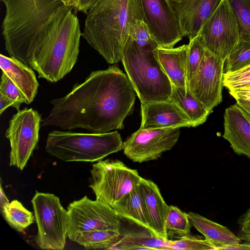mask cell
<instances>
[{
	"label": "cell",
	"instance_id": "6da1fadb",
	"mask_svg": "<svg viewBox=\"0 0 250 250\" xmlns=\"http://www.w3.org/2000/svg\"><path fill=\"white\" fill-rule=\"evenodd\" d=\"M136 95L127 76L117 65L93 71L67 94L51 101L52 109L41 126L81 128L96 133L123 129Z\"/></svg>",
	"mask_w": 250,
	"mask_h": 250
},
{
	"label": "cell",
	"instance_id": "7a4b0ae2",
	"mask_svg": "<svg viewBox=\"0 0 250 250\" xmlns=\"http://www.w3.org/2000/svg\"><path fill=\"white\" fill-rule=\"evenodd\" d=\"M5 6L2 22L5 48L30 67L50 25L66 5L62 0H1Z\"/></svg>",
	"mask_w": 250,
	"mask_h": 250
},
{
	"label": "cell",
	"instance_id": "3957f363",
	"mask_svg": "<svg viewBox=\"0 0 250 250\" xmlns=\"http://www.w3.org/2000/svg\"><path fill=\"white\" fill-rule=\"evenodd\" d=\"M82 36L107 62L121 61L130 26L143 16L139 0H97L85 13Z\"/></svg>",
	"mask_w": 250,
	"mask_h": 250
},
{
	"label": "cell",
	"instance_id": "277c9868",
	"mask_svg": "<svg viewBox=\"0 0 250 250\" xmlns=\"http://www.w3.org/2000/svg\"><path fill=\"white\" fill-rule=\"evenodd\" d=\"M73 7L66 6L49 26L45 40L30 67L50 83L69 73L77 62L82 32Z\"/></svg>",
	"mask_w": 250,
	"mask_h": 250
},
{
	"label": "cell",
	"instance_id": "5b68a950",
	"mask_svg": "<svg viewBox=\"0 0 250 250\" xmlns=\"http://www.w3.org/2000/svg\"><path fill=\"white\" fill-rule=\"evenodd\" d=\"M158 45L140 46L129 37L124 48L122 63L141 103L169 101L172 84L155 51Z\"/></svg>",
	"mask_w": 250,
	"mask_h": 250
},
{
	"label": "cell",
	"instance_id": "8992f818",
	"mask_svg": "<svg viewBox=\"0 0 250 250\" xmlns=\"http://www.w3.org/2000/svg\"><path fill=\"white\" fill-rule=\"evenodd\" d=\"M117 131L104 133L53 130L48 134L45 150L65 162H99L123 149Z\"/></svg>",
	"mask_w": 250,
	"mask_h": 250
},
{
	"label": "cell",
	"instance_id": "52a82bcc",
	"mask_svg": "<svg viewBox=\"0 0 250 250\" xmlns=\"http://www.w3.org/2000/svg\"><path fill=\"white\" fill-rule=\"evenodd\" d=\"M89 187L96 199L111 207L140 184L137 169L127 167L119 160H101L92 165Z\"/></svg>",
	"mask_w": 250,
	"mask_h": 250
},
{
	"label": "cell",
	"instance_id": "ba28073f",
	"mask_svg": "<svg viewBox=\"0 0 250 250\" xmlns=\"http://www.w3.org/2000/svg\"><path fill=\"white\" fill-rule=\"evenodd\" d=\"M31 203L38 227L35 238L42 249L62 250L67 237V211L52 193L37 191Z\"/></svg>",
	"mask_w": 250,
	"mask_h": 250
},
{
	"label": "cell",
	"instance_id": "9c48e42d",
	"mask_svg": "<svg viewBox=\"0 0 250 250\" xmlns=\"http://www.w3.org/2000/svg\"><path fill=\"white\" fill-rule=\"evenodd\" d=\"M67 211V237L86 231L113 230L121 231V217L110 206L86 196L69 204Z\"/></svg>",
	"mask_w": 250,
	"mask_h": 250
},
{
	"label": "cell",
	"instance_id": "30bf717a",
	"mask_svg": "<svg viewBox=\"0 0 250 250\" xmlns=\"http://www.w3.org/2000/svg\"><path fill=\"white\" fill-rule=\"evenodd\" d=\"M42 120L37 110L25 107L9 120L5 137L10 145V166L23 169L38 143Z\"/></svg>",
	"mask_w": 250,
	"mask_h": 250
},
{
	"label": "cell",
	"instance_id": "8fae6325",
	"mask_svg": "<svg viewBox=\"0 0 250 250\" xmlns=\"http://www.w3.org/2000/svg\"><path fill=\"white\" fill-rule=\"evenodd\" d=\"M199 34L206 48L226 61L240 37L238 22L228 0H222Z\"/></svg>",
	"mask_w": 250,
	"mask_h": 250
},
{
	"label": "cell",
	"instance_id": "7c38bea8",
	"mask_svg": "<svg viewBox=\"0 0 250 250\" xmlns=\"http://www.w3.org/2000/svg\"><path fill=\"white\" fill-rule=\"evenodd\" d=\"M180 133L178 127L140 128L123 142L124 153L133 162L157 160L175 146Z\"/></svg>",
	"mask_w": 250,
	"mask_h": 250
},
{
	"label": "cell",
	"instance_id": "4fadbf2b",
	"mask_svg": "<svg viewBox=\"0 0 250 250\" xmlns=\"http://www.w3.org/2000/svg\"><path fill=\"white\" fill-rule=\"evenodd\" d=\"M225 62L206 49L199 67L188 81L189 90L211 112L222 101Z\"/></svg>",
	"mask_w": 250,
	"mask_h": 250
},
{
	"label": "cell",
	"instance_id": "5bb4252c",
	"mask_svg": "<svg viewBox=\"0 0 250 250\" xmlns=\"http://www.w3.org/2000/svg\"><path fill=\"white\" fill-rule=\"evenodd\" d=\"M144 21L159 46L173 48L182 36L170 0H139Z\"/></svg>",
	"mask_w": 250,
	"mask_h": 250
},
{
	"label": "cell",
	"instance_id": "9a60e30c",
	"mask_svg": "<svg viewBox=\"0 0 250 250\" xmlns=\"http://www.w3.org/2000/svg\"><path fill=\"white\" fill-rule=\"evenodd\" d=\"M182 36L189 40L197 36L222 0H170Z\"/></svg>",
	"mask_w": 250,
	"mask_h": 250
},
{
	"label": "cell",
	"instance_id": "2e32d148",
	"mask_svg": "<svg viewBox=\"0 0 250 250\" xmlns=\"http://www.w3.org/2000/svg\"><path fill=\"white\" fill-rule=\"evenodd\" d=\"M222 137L234 152L250 159V112L236 103L226 109Z\"/></svg>",
	"mask_w": 250,
	"mask_h": 250
},
{
	"label": "cell",
	"instance_id": "e0dca14e",
	"mask_svg": "<svg viewBox=\"0 0 250 250\" xmlns=\"http://www.w3.org/2000/svg\"><path fill=\"white\" fill-rule=\"evenodd\" d=\"M141 116L142 129L192 127L188 116L169 101L141 103Z\"/></svg>",
	"mask_w": 250,
	"mask_h": 250
},
{
	"label": "cell",
	"instance_id": "ac0fdd59",
	"mask_svg": "<svg viewBox=\"0 0 250 250\" xmlns=\"http://www.w3.org/2000/svg\"><path fill=\"white\" fill-rule=\"evenodd\" d=\"M140 186L152 231L157 236L168 240L165 223L169 206L166 204L158 187L153 181L142 178Z\"/></svg>",
	"mask_w": 250,
	"mask_h": 250
},
{
	"label": "cell",
	"instance_id": "d6986e66",
	"mask_svg": "<svg viewBox=\"0 0 250 250\" xmlns=\"http://www.w3.org/2000/svg\"><path fill=\"white\" fill-rule=\"evenodd\" d=\"M188 44H183L175 48L159 46L155 49L157 59L172 85L186 90L188 88Z\"/></svg>",
	"mask_w": 250,
	"mask_h": 250
},
{
	"label": "cell",
	"instance_id": "ffe728a7",
	"mask_svg": "<svg viewBox=\"0 0 250 250\" xmlns=\"http://www.w3.org/2000/svg\"><path fill=\"white\" fill-rule=\"evenodd\" d=\"M0 67L18 87L26 100L31 103L36 97L39 83L33 69L19 60L0 54Z\"/></svg>",
	"mask_w": 250,
	"mask_h": 250
},
{
	"label": "cell",
	"instance_id": "44dd1931",
	"mask_svg": "<svg viewBox=\"0 0 250 250\" xmlns=\"http://www.w3.org/2000/svg\"><path fill=\"white\" fill-rule=\"evenodd\" d=\"M190 224L202 233L205 239L222 250L228 246L239 244L241 240L226 227L212 221L193 212L188 213Z\"/></svg>",
	"mask_w": 250,
	"mask_h": 250
},
{
	"label": "cell",
	"instance_id": "7402d4cb",
	"mask_svg": "<svg viewBox=\"0 0 250 250\" xmlns=\"http://www.w3.org/2000/svg\"><path fill=\"white\" fill-rule=\"evenodd\" d=\"M112 208L121 218H125L152 232L149 226L140 183L116 203Z\"/></svg>",
	"mask_w": 250,
	"mask_h": 250
},
{
	"label": "cell",
	"instance_id": "603a6c76",
	"mask_svg": "<svg viewBox=\"0 0 250 250\" xmlns=\"http://www.w3.org/2000/svg\"><path fill=\"white\" fill-rule=\"evenodd\" d=\"M169 101L175 104L190 120L192 127L204 124L211 112L191 92L172 85Z\"/></svg>",
	"mask_w": 250,
	"mask_h": 250
},
{
	"label": "cell",
	"instance_id": "cb8c5ba5",
	"mask_svg": "<svg viewBox=\"0 0 250 250\" xmlns=\"http://www.w3.org/2000/svg\"><path fill=\"white\" fill-rule=\"evenodd\" d=\"M110 250H170L168 240L161 238L146 229L145 230L127 231L124 233L121 232L120 240Z\"/></svg>",
	"mask_w": 250,
	"mask_h": 250
},
{
	"label": "cell",
	"instance_id": "d4e9b609",
	"mask_svg": "<svg viewBox=\"0 0 250 250\" xmlns=\"http://www.w3.org/2000/svg\"><path fill=\"white\" fill-rule=\"evenodd\" d=\"M121 231L96 230L79 233L71 239L86 249L110 250L120 239Z\"/></svg>",
	"mask_w": 250,
	"mask_h": 250
},
{
	"label": "cell",
	"instance_id": "484cf974",
	"mask_svg": "<svg viewBox=\"0 0 250 250\" xmlns=\"http://www.w3.org/2000/svg\"><path fill=\"white\" fill-rule=\"evenodd\" d=\"M4 219L16 230L21 232L34 223L35 215L17 200L9 202L0 208Z\"/></svg>",
	"mask_w": 250,
	"mask_h": 250
},
{
	"label": "cell",
	"instance_id": "4316f807",
	"mask_svg": "<svg viewBox=\"0 0 250 250\" xmlns=\"http://www.w3.org/2000/svg\"><path fill=\"white\" fill-rule=\"evenodd\" d=\"M168 240H178L190 234V223L188 213L178 207L169 206L165 223Z\"/></svg>",
	"mask_w": 250,
	"mask_h": 250
},
{
	"label": "cell",
	"instance_id": "83f0119b",
	"mask_svg": "<svg viewBox=\"0 0 250 250\" xmlns=\"http://www.w3.org/2000/svg\"><path fill=\"white\" fill-rule=\"evenodd\" d=\"M224 72H232L250 65V42L239 40L225 61Z\"/></svg>",
	"mask_w": 250,
	"mask_h": 250
},
{
	"label": "cell",
	"instance_id": "f1b7e54d",
	"mask_svg": "<svg viewBox=\"0 0 250 250\" xmlns=\"http://www.w3.org/2000/svg\"><path fill=\"white\" fill-rule=\"evenodd\" d=\"M238 22L240 37L250 42V0H228Z\"/></svg>",
	"mask_w": 250,
	"mask_h": 250
},
{
	"label": "cell",
	"instance_id": "f546056e",
	"mask_svg": "<svg viewBox=\"0 0 250 250\" xmlns=\"http://www.w3.org/2000/svg\"><path fill=\"white\" fill-rule=\"evenodd\" d=\"M189 41L187 54L188 84L199 67L206 49L200 34Z\"/></svg>",
	"mask_w": 250,
	"mask_h": 250
},
{
	"label": "cell",
	"instance_id": "4dcf8cb0",
	"mask_svg": "<svg viewBox=\"0 0 250 250\" xmlns=\"http://www.w3.org/2000/svg\"><path fill=\"white\" fill-rule=\"evenodd\" d=\"M170 250H211L216 247L206 239H203L190 234L178 240H168Z\"/></svg>",
	"mask_w": 250,
	"mask_h": 250
},
{
	"label": "cell",
	"instance_id": "1f68e13d",
	"mask_svg": "<svg viewBox=\"0 0 250 250\" xmlns=\"http://www.w3.org/2000/svg\"><path fill=\"white\" fill-rule=\"evenodd\" d=\"M224 86L229 91L250 87V65L242 69L224 73Z\"/></svg>",
	"mask_w": 250,
	"mask_h": 250
},
{
	"label": "cell",
	"instance_id": "d6a6232c",
	"mask_svg": "<svg viewBox=\"0 0 250 250\" xmlns=\"http://www.w3.org/2000/svg\"><path fill=\"white\" fill-rule=\"evenodd\" d=\"M128 34L129 37L140 46L158 45L151 36L147 25L143 19L136 20L130 26Z\"/></svg>",
	"mask_w": 250,
	"mask_h": 250
},
{
	"label": "cell",
	"instance_id": "836d02e7",
	"mask_svg": "<svg viewBox=\"0 0 250 250\" xmlns=\"http://www.w3.org/2000/svg\"><path fill=\"white\" fill-rule=\"evenodd\" d=\"M0 93L12 100L13 107L17 111L20 110L21 104H26V100L18 87L4 73L2 72L0 78Z\"/></svg>",
	"mask_w": 250,
	"mask_h": 250
},
{
	"label": "cell",
	"instance_id": "e575fe53",
	"mask_svg": "<svg viewBox=\"0 0 250 250\" xmlns=\"http://www.w3.org/2000/svg\"><path fill=\"white\" fill-rule=\"evenodd\" d=\"M97 0H74L71 6L75 12L86 13Z\"/></svg>",
	"mask_w": 250,
	"mask_h": 250
},
{
	"label": "cell",
	"instance_id": "d590c367",
	"mask_svg": "<svg viewBox=\"0 0 250 250\" xmlns=\"http://www.w3.org/2000/svg\"><path fill=\"white\" fill-rule=\"evenodd\" d=\"M238 236L244 242V244L250 250V221L241 226Z\"/></svg>",
	"mask_w": 250,
	"mask_h": 250
},
{
	"label": "cell",
	"instance_id": "8d00e7d4",
	"mask_svg": "<svg viewBox=\"0 0 250 250\" xmlns=\"http://www.w3.org/2000/svg\"><path fill=\"white\" fill-rule=\"evenodd\" d=\"M229 94L235 99H241L250 102V87L229 91Z\"/></svg>",
	"mask_w": 250,
	"mask_h": 250
},
{
	"label": "cell",
	"instance_id": "74e56055",
	"mask_svg": "<svg viewBox=\"0 0 250 250\" xmlns=\"http://www.w3.org/2000/svg\"><path fill=\"white\" fill-rule=\"evenodd\" d=\"M14 105V103L12 100L0 93V115H1L8 107H13Z\"/></svg>",
	"mask_w": 250,
	"mask_h": 250
},
{
	"label": "cell",
	"instance_id": "f35d334b",
	"mask_svg": "<svg viewBox=\"0 0 250 250\" xmlns=\"http://www.w3.org/2000/svg\"><path fill=\"white\" fill-rule=\"evenodd\" d=\"M249 221H250V208L243 215L239 218L238 223L240 227Z\"/></svg>",
	"mask_w": 250,
	"mask_h": 250
},
{
	"label": "cell",
	"instance_id": "ab89813d",
	"mask_svg": "<svg viewBox=\"0 0 250 250\" xmlns=\"http://www.w3.org/2000/svg\"><path fill=\"white\" fill-rule=\"evenodd\" d=\"M0 208H1L4 206L8 204L9 201L3 190L1 185H0Z\"/></svg>",
	"mask_w": 250,
	"mask_h": 250
},
{
	"label": "cell",
	"instance_id": "60d3db41",
	"mask_svg": "<svg viewBox=\"0 0 250 250\" xmlns=\"http://www.w3.org/2000/svg\"><path fill=\"white\" fill-rule=\"evenodd\" d=\"M236 101V103L240 106L250 112V102L241 99H237Z\"/></svg>",
	"mask_w": 250,
	"mask_h": 250
},
{
	"label": "cell",
	"instance_id": "b9f144b4",
	"mask_svg": "<svg viewBox=\"0 0 250 250\" xmlns=\"http://www.w3.org/2000/svg\"><path fill=\"white\" fill-rule=\"evenodd\" d=\"M74 0H62L63 3L66 6H71Z\"/></svg>",
	"mask_w": 250,
	"mask_h": 250
}]
</instances>
